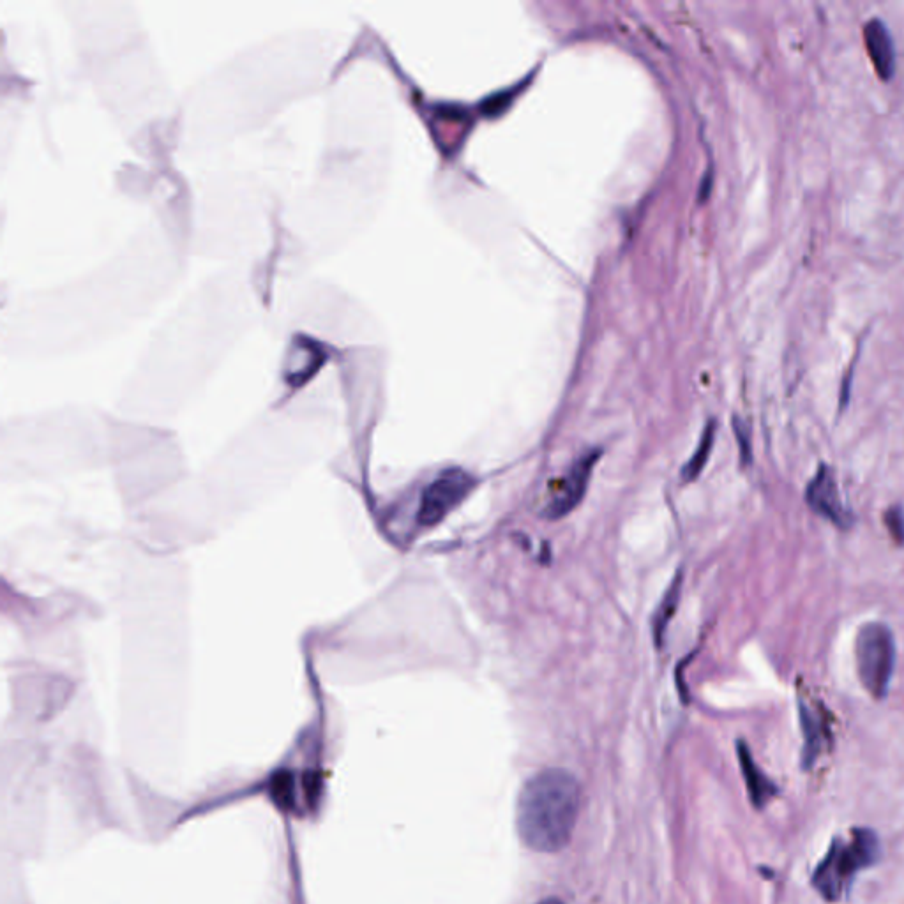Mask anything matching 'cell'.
I'll use <instances>...</instances> for the list:
<instances>
[{"mask_svg": "<svg viewBox=\"0 0 904 904\" xmlns=\"http://www.w3.org/2000/svg\"><path fill=\"white\" fill-rule=\"evenodd\" d=\"M182 265L170 234L144 226L89 271L18 295L4 313V347L15 354H55L126 331L174 290Z\"/></svg>", "mask_w": 904, "mask_h": 904, "instance_id": "1", "label": "cell"}, {"mask_svg": "<svg viewBox=\"0 0 904 904\" xmlns=\"http://www.w3.org/2000/svg\"><path fill=\"white\" fill-rule=\"evenodd\" d=\"M332 32L301 27L244 46L196 80L182 99L179 142L189 154L216 151L255 133L324 85Z\"/></svg>", "mask_w": 904, "mask_h": 904, "instance_id": "2", "label": "cell"}, {"mask_svg": "<svg viewBox=\"0 0 904 904\" xmlns=\"http://www.w3.org/2000/svg\"><path fill=\"white\" fill-rule=\"evenodd\" d=\"M78 61L99 101L121 128L159 121L172 92L151 39L126 2H69Z\"/></svg>", "mask_w": 904, "mask_h": 904, "instance_id": "3", "label": "cell"}, {"mask_svg": "<svg viewBox=\"0 0 904 904\" xmlns=\"http://www.w3.org/2000/svg\"><path fill=\"white\" fill-rule=\"evenodd\" d=\"M276 189L253 170H230L205 184L196 212V251L239 265L264 251L271 237Z\"/></svg>", "mask_w": 904, "mask_h": 904, "instance_id": "4", "label": "cell"}, {"mask_svg": "<svg viewBox=\"0 0 904 904\" xmlns=\"http://www.w3.org/2000/svg\"><path fill=\"white\" fill-rule=\"evenodd\" d=\"M581 784L565 769H546L521 788L516 829L530 850L557 853L573 837L581 809Z\"/></svg>", "mask_w": 904, "mask_h": 904, "instance_id": "5", "label": "cell"}, {"mask_svg": "<svg viewBox=\"0 0 904 904\" xmlns=\"http://www.w3.org/2000/svg\"><path fill=\"white\" fill-rule=\"evenodd\" d=\"M882 846L876 832L853 829L850 841L834 837L829 852L814 869L813 887L830 903L841 901L852 889L855 876L880 860Z\"/></svg>", "mask_w": 904, "mask_h": 904, "instance_id": "6", "label": "cell"}, {"mask_svg": "<svg viewBox=\"0 0 904 904\" xmlns=\"http://www.w3.org/2000/svg\"><path fill=\"white\" fill-rule=\"evenodd\" d=\"M897 648L894 633L883 622H866L855 638V661L860 682L876 700L889 694L896 670Z\"/></svg>", "mask_w": 904, "mask_h": 904, "instance_id": "7", "label": "cell"}, {"mask_svg": "<svg viewBox=\"0 0 904 904\" xmlns=\"http://www.w3.org/2000/svg\"><path fill=\"white\" fill-rule=\"evenodd\" d=\"M474 475L460 467L447 468L428 484L421 497L417 520L422 527H435L474 491Z\"/></svg>", "mask_w": 904, "mask_h": 904, "instance_id": "8", "label": "cell"}, {"mask_svg": "<svg viewBox=\"0 0 904 904\" xmlns=\"http://www.w3.org/2000/svg\"><path fill=\"white\" fill-rule=\"evenodd\" d=\"M599 458H601V451L592 449V451L583 452L580 458L574 461L573 467L569 468L564 479H560L557 488H553L550 504L546 505V509H544V516L548 520L565 518L580 505L587 493L590 477H592Z\"/></svg>", "mask_w": 904, "mask_h": 904, "instance_id": "9", "label": "cell"}, {"mask_svg": "<svg viewBox=\"0 0 904 904\" xmlns=\"http://www.w3.org/2000/svg\"><path fill=\"white\" fill-rule=\"evenodd\" d=\"M806 504L813 513L822 516L841 530L852 527L853 514L844 507L834 470L822 463L806 488Z\"/></svg>", "mask_w": 904, "mask_h": 904, "instance_id": "10", "label": "cell"}, {"mask_svg": "<svg viewBox=\"0 0 904 904\" xmlns=\"http://www.w3.org/2000/svg\"><path fill=\"white\" fill-rule=\"evenodd\" d=\"M800 730L804 735V749H802V769L809 770L814 761L820 758V754L830 746L832 731L829 721L820 705H811L806 698H799Z\"/></svg>", "mask_w": 904, "mask_h": 904, "instance_id": "11", "label": "cell"}, {"mask_svg": "<svg viewBox=\"0 0 904 904\" xmlns=\"http://www.w3.org/2000/svg\"><path fill=\"white\" fill-rule=\"evenodd\" d=\"M864 43L876 75L889 82L896 73V46L889 27L880 18H871L862 29Z\"/></svg>", "mask_w": 904, "mask_h": 904, "instance_id": "12", "label": "cell"}, {"mask_svg": "<svg viewBox=\"0 0 904 904\" xmlns=\"http://www.w3.org/2000/svg\"><path fill=\"white\" fill-rule=\"evenodd\" d=\"M737 753H739L740 769H742V774H744V781H746L751 802H753V806L756 809H763L769 804L770 800L776 797L779 790H777L776 784L772 783L769 777L763 774V770L754 761L749 747L742 740L737 746Z\"/></svg>", "mask_w": 904, "mask_h": 904, "instance_id": "13", "label": "cell"}, {"mask_svg": "<svg viewBox=\"0 0 904 904\" xmlns=\"http://www.w3.org/2000/svg\"><path fill=\"white\" fill-rule=\"evenodd\" d=\"M714 440H716V424H714V422H709L707 428L703 430L700 444L696 447V451H694L693 456H691V460L687 461L686 467L682 470V479H684L686 483L694 481V479L701 474V470L705 468V465H707V461H709L710 458V452H712V445H714Z\"/></svg>", "mask_w": 904, "mask_h": 904, "instance_id": "14", "label": "cell"}, {"mask_svg": "<svg viewBox=\"0 0 904 904\" xmlns=\"http://www.w3.org/2000/svg\"><path fill=\"white\" fill-rule=\"evenodd\" d=\"M680 583H682V576L678 574L675 581L671 583L670 590L666 592V596H664L663 601L659 604V608H657L656 620H654V638H656V645H663L664 633H666V627L670 624L671 618L675 615V611H677L678 599H680Z\"/></svg>", "mask_w": 904, "mask_h": 904, "instance_id": "15", "label": "cell"}, {"mask_svg": "<svg viewBox=\"0 0 904 904\" xmlns=\"http://www.w3.org/2000/svg\"><path fill=\"white\" fill-rule=\"evenodd\" d=\"M885 527L889 530L894 543L904 546V511L901 505H892L883 516Z\"/></svg>", "mask_w": 904, "mask_h": 904, "instance_id": "16", "label": "cell"}, {"mask_svg": "<svg viewBox=\"0 0 904 904\" xmlns=\"http://www.w3.org/2000/svg\"><path fill=\"white\" fill-rule=\"evenodd\" d=\"M292 790H294V786H292V779H290L288 774H281L272 784L274 797L278 799L279 804H283L285 807L292 802V797H294Z\"/></svg>", "mask_w": 904, "mask_h": 904, "instance_id": "17", "label": "cell"}, {"mask_svg": "<svg viewBox=\"0 0 904 904\" xmlns=\"http://www.w3.org/2000/svg\"><path fill=\"white\" fill-rule=\"evenodd\" d=\"M735 433H737V438H739L740 444V456H742V463H751V445H749V438H747V431L740 426V422L737 421V426H735Z\"/></svg>", "mask_w": 904, "mask_h": 904, "instance_id": "18", "label": "cell"}, {"mask_svg": "<svg viewBox=\"0 0 904 904\" xmlns=\"http://www.w3.org/2000/svg\"><path fill=\"white\" fill-rule=\"evenodd\" d=\"M537 904H565L562 899H558V897H548V899H543V901H539Z\"/></svg>", "mask_w": 904, "mask_h": 904, "instance_id": "19", "label": "cell"}]
</instances>
